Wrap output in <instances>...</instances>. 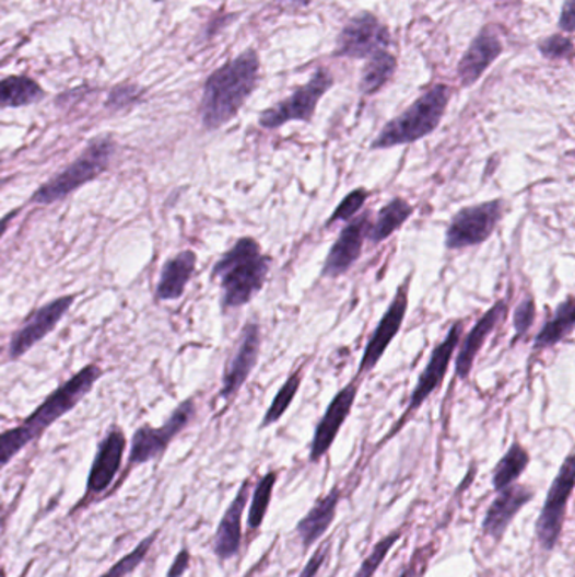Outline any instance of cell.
<instances>
[{
	"label": "cell",
	"mask_w": 575,
	"mask_h": 577,
	"mask_svg": "<svg viewBox=\"0 0 575 577\" xmlns=\"http://www.w3.org/2000/svg\"><path fill=\"white\" fill-rule=\"evenodd\" d=\"M402 529L394 530V532L388 533L384 539L376 542V544L373 545L372 552L366 555L365 561H363L362 566H360V569L354 573L353 577L375 576L376 570L380 569L382 564L387 559L394 545L400 541V538H402Z\"/></svg>",
	"instance_id": "32"
},
{
	"label": "cell",
	"mask_w": 575,
	"mask_h": 577,
	"mask_svg": "<svg viewBox=\"0 0 575 577\" xmlns=\"http://www.w3.org/2000/svg\"><path fill=\"white\" fill-rule=\"evenodd\" d=\"M126 435L120 429L108 430L104 441L96 449L95 460L90 468L86 482L85 500L98 497L114 485L118 471L122 468L124 451H126Z\"/></svg>",
	"instance_id": "17"
},
{
	"label": "cell",
	"mask_w": 575,
	"mask_h": 577,
	"mask_svg": "<svg viewBox=\"0 0 575 577\" xmlns=\"http://www.w3.org/2000/svg\"><path fill=\"white\" fill-rule=\"evenodd\" d=\"M14 215L15 211H12V214H9L8 217L4 218V220H0V235L5 232V229H8L9 220H11Z\"/></svg>",
	"instance_id": "42"
},
{
	"label": "cell",
	"mask_w": 575,
	"mask_h": 577,
	"mask_svg": "<svg viewBox=\"0 0 575 577\" xmlns=\"http://www.w3.org/2000/svg\"><path fill=\"white\" fill-rule=\"evenodd\" d=\"M45 99V90L27 77H8L0 80V108H17L33 105Z\"/></svg>",
	"instance_id": "26"
},
{
	"label": "cell",
	"mask_w": 575,
	"mask_h": 577,
	"mask_svg": "<svg viewBox=\"0 0 575 577\" xmlns=\"http://www.w3.org/2000/svg\"><path fill=\"white\" fill-rule=\"evenodd\" d=\"M159 532H152L148 538L142 539L129 554L124 555L122 559H118L107 573L102 574L101 577H127L129 574H132L137 567L141 566L144 563L145 557H148L149 552H151L152 545L155 544V539H157Z\"/></svg>",
	"instance_id": "31"
},
{
	"label": "cell",
	"mask_w": 575,
	"mask_h": 577,
	"mask_svg": "<svg viewBox=\"0 0 575 577\" xmlns=\"http://www.w3.org/2000/svg\"><path fill=\"white\" fill-rule=\"evenodd\" d=\"M388 45H390V33L387 26L369 12H363L354 15L341 31L336 55L348 58H372L376 53L387 51Z\"/></svg>",
	"instance_id": "12"
},
{
	"label": "cell",
	"mask_w": 575,
	"mask_h": 577,
	"mask_svg": "<svg viewBox=\"0 0 575 577\" xmlns=\"http://www.w3.org/2000/svg\"><path fill=\"white\" fill-rule=\"evenodd\" d=\"M413 211H415V208H413L406 198L395 196L394 199H390V201L378 211L375 221L369 223L368 236H366V240L372 242L373 245H378V243L390 239L397 230L402 229L406 221L412 217Z\"/></svg>",
	"instance_id": "24"
},
{
	"label": "cell",
	"mask_w": 575,
	"mask_h": 577,
	"mask_svg": "<svg viewBox=\"0 0 575 577\" xmlns=\"http://www.w3.org/2000/svg\"><path fill=\"white\" fill-rule=\"evenodd\" d=\"M575 0H565L564 9H562L561 27L567 33H572L575 27Z\"/></svg>",
	"instance_id": "39"
},
{
	"label": "cell",
	"mask_w": 575,
	"mask_h": 577,
	"mask_svg": "<svg viewBox=\"0 0 575 577\" xmlns=\"http://www.w3.org/2000/svg\"><path fill=\"white\" fill-rule=\"evenodd\" d=\"M535 316H537V305H535V299L531 296H527L524 301H520V304L515 309L513 313V326H515V338L513 342H518V339L527 336V333L530 332L531 326L535 323Z\"/></svg>",
	"instance_id": "35"
},
{
	"label": "cell",
	"mask_w": 575,
	"mask_h": 577,
	"mask_svg": "<svg viewBox=\"0 0 575 577\" xmlns=\"http://www.w3.org/2000/svg\"><path fill=\"white\" fill-rule=\"evenodd\" d=\"M503 215H505V201L500 198L465 206L450 218L444 240L447 251H462V249L483 245L498 229Z\"/></svg>",
	"instance_id": "6"
},
{
	"label": "cell",
	"mask_w": 575,
	"mask_h": 577,
	"mask_svg": "<svg viewBox=\"0 0 575 577\" xmlns=\"http://www.w3.org/2000/svg\"><path fill=\"white\" fill-rule=\"evenodd\" d=\"M575 326V302L572 296H568L564 302L558 305L553 316L543 324L539 335L535 336L533 348L547 349L559 345L565 338L574 333Z\"/></svg>",
	"instance_id": "25"
},
{
	"label": "cell",
	"mask_w": 575,
	"mask_h": 577,
	"mask_svg": "<svg viewBox=\"0 0 575 577\" xmlns=\"http://www.w3.org/2000/svg\"><path fill=\"white\" fill-rule=\"evenodd\" d=\"M508 314V301L506 299H500L498 302H494L486 313L476 321L474 326L471 327V332L466 335L459 345L458 358H456V376L458 379L468 380L471 376L472 367H474L476 358L480 355L483 349L484 343L488 342L494 330L502 324Z\"/></svg>",
	"instance_id": "19"
},
{
	"label": "cell",
	"mask_w": 575,
	"mask_h": 577,
	"mask_svg": "<svg viewBox=\"0 0 575 577\" xmlns=\"http://www.w3.org/2000/svg\"><path fill=\"white\" fill-rule=\"evenodd\" d=\"M410 284H412V276H407L406 280L400 284L399 289L395 292L390 305L382 316L380 323L376 324L375 332L369 336L366 343L365 351H363L362 361L359 365V372L354 379L362 380L366 373L373 372L376 365L380 363L385 351L391 345L400 330H402L403 321H406L407 311H409V295Z\"/></svg>",
	"instance_id": "9"
},
{
	"label": "cell",
	"mask_w": 575,
	"mask_h": 577,
	"mask_svg": "<svg viewBox=\"0 0 575 577\" xmlns=\"http://www.w3.org/2000/svg\"><path fill=\"white\" fill-rule=\"evenodd\" d=\"M369 218H372V214L366 211L359 218L348 221L347 227L341 230L340 236L336 239L328 255H326L321 270L322 277L338 279L359 262V258L362 257L366 236H368L369 223H372Z\"/></svg>",
	"instance_id": "15"
},
{
	"label": "cell",
	"mask_w": 575,
	"mask_h": 577,
	"mask_svg": "<svg viewBox=\"0 0 575 577\" xmlns=\"http://www.w3.org/2000/svg\"><path fill=\"white\" fill-rule=\"evenodd\" d=\"M331 74L325 68H317L307 85L295 90L291 96L273 105L269 111L262 112L259 124L262 129H279L288 122H310L316 114L317 103L331 89Z\"/></svg>",
	"instance_id": "8"
},
{
	"label": "cell",
	"mask_w": 575,
	"mask_h": 577,
	"mask_svg": "<svg viewBox=\"0 0 575 577\" xmlns=\"http://www.w3.org/2000/svg\"><path fill=\"white\" fill-rule=\"evenodd\" d=\"M196 257L192 251H183L171 257L163 267L157 284L159 301H176L185 295L186 286L196 270Z\"/></svg>",
	"instance_id": "23"
},
{
	"label": "cell",
	"mask_w": 575,
	"mask_h": 577,
	"mask_svg": "<svg viewBox=\"0 0 575 577\" xmlns=\"http://www.w3.org/2000/svg\"><path fill=\"white\" fill-rule=\"evenodd\" d=\"M503 45L498 34L494 33L493 27L486 26L474 37L472 45L469 46L466 55L459 64L458 74L462 86L474 85L480 80L481 74L491 67L494 59L502 55Z\"/></svg>",
	"instance_id": "22"
},
{
	"label": "cell",
	"mask_w": 575,
	"mask_h": 577,
	"mask_svg": "<svg viewBox=\"0 0 575 577\" xmlns=\"http://www.w3.org/2000/svg\"><path fill=\"white\" fill-rule=\"evenodd\" d=\"M189 566H191V552L185 547L177 552L169 570H167L166 577H183L186 570L189 569Z\"/></svg>",
	"instance_id": "38"
},
{
	"label": "cell",
	"mask_w": 575,
	"mask_h": 577,
	"mask_svg": "<svg viewBox=\"0 0 575 577\" xmlns=\"http://www.w3.org/2000/svg\"><path fill=\"white\" fill-rule=\"evenodd\" d=\"M259 70V56L248 49L208 78L201 100V120L208 130L220 129L236 117L257 86Z\"/></svg>",
	"instance_id": "1"
},
{
	"label": "cell",
	"mask_w": 575,
	"mask_h": 577,
	"mask_svg": "<svg viewBox=\"0 0 575 577\" xmlns=\"http://www.w3.org/2000/svg\"><path fill=\"white\" fill-rule=\"evenodd\" d=\"M450 89L447 85L432 86L421 99L407 108L399 117L388 122L382 132L372 142L373 151L397 148L406 143L418 142L439 127L450 100Z\"/></svg>",
	"instance_id": "3"
},
{
	"label": "cell",
	"mask_w": 575,
	"mask_h": 577,
	"mask_svg": "<svg viewBox=\"0 0 575 577\" xmlns=\"http://www.w3.org/2000/svg\"><path fill=\"white\" fill-rule=\"evenodd\" d=\"M277 473L269 471L259 483L255 485L250 495V508H248L247 526L250 532H257L266 520L267 511L272 504L273 488H275Z\"/></svg>",
	"instance_id": "28"
},
{
	"label": "cell",
	"mask_w": 575,
	"mask_h": 577,
	"mask_svg": "<svg viewBox=\"0 0 575 577\" xmlns=\"http://www.w3.org/2000/svg\"><path fill=\"white\" fill-rule=\"evenodd\" d=\"M540 51L549 59L571 58L574 45H572V41L568 37L555 34V36L540 43Z\"/></svg>",
	"instance_id": "36"
},
{
	"label": "cell",
	"mask_w": 575,
	"mask_h": 577,
	"mask_svg": "<svg viewBox=\"0 0 575 577\" xmlns=\"http://www.w3.org/2000/svg\"><path fill=\"white\" fill-rule=\"evenodd\" d=\"M33 441V436L23 424L12 427V429L2 430L0 432V470L8 466L19 452Z\"/></svg>",
	"instance_id": "33"
},
{
	"label": "cell",
	"mask_w": 575,
	"mask_h": 577,
	"mask_svg": "<svg viewBox=\"0 0 575 577\" xmlns=\"http://www.w3.org/2000/svg\"><path fill=\"white\" fill-rule=\"evenodd\" d=\"M418 576V569H415V564H409L406 569L402 570L399 577H415Z\"/></svg>",
	"instance_id": "41"
},
{
	"label": "cell",
	"mask_w": 575,
	"mask_h": 577,
	"mask_svg": "<svg viewBox=\"0 0 575 577\" xmlns=\"http://www.w3.org/2000/svg\"><path fill=\"white\" fill-rule=\"evenodd\" d=\"M250 482L245 480L240 488L236 492L232 504L223 513L222 520L218 523L216 533H214L213 552L220 561H230L238 555L242 547V520H244L245 508L250 500Z\"/></svg>",
	"instance_id": "20"
},
{
	"label": "cell",
	"mask_w": 575,
	"mask_h": 577,
	"mask_svg": "<svg viewBox=\"0 0 575 577\" xmlns=\"http://www.w3.org/2000/svg\"><path fill=\"white\" fill-rule=\"evenodd\" d=\"M462 330H465V323L462 321H456L449 327L446 338L432 349L427 365H425L421 377H419L418 385H415L412 395H410L409 405H407L406 414H403L400 423H403L407 417L415 414L422 407V404L429 401V397L434 394L435 390L443 385L444 379H446L447 372H449L454 351H456L459 343H461Z\"/></svg>",
	"instance_id": "11"
},
{
	"label": "cell",
	"mask_w": 575,
	"mask_h": 577,
	"mask_svg": "<svg viewBox=\"0 0 575 577\" xmlns=\"http://www.w3.org/2000/svg\"><path fill=\"white\" fill-rule=\"evenodd\" d=\"M340 501L341 488L340 486H335V488L326 493L325 497L317 498L314 507L297 522L295 533L300 538L304 552L309 551L314 544L325 538L329 527L335 522Z\"/></svg>",
	"instance_id": "21"
},
{
	"label": "cell",
	"mask_w": 575,
	"mask_h": 577,
	"mask_svg": "<svg viewBox=\"0 0 575 577\" xmlns=\"http://www.w3.org/2000/svg\"><path fill=\"white\" fill-rule=\"evenodd\" d=\"M496 493L498 497L494 498L488 507L481 530L486 538L500 542L505 538L513 520L517 519V515L533 500L535 492L530 486L513 483Z\"/></svg>",
	"instance_id": "16"
},
{
	"label": "cell",
	"mask_w": 575,
	"mask_h": 577,
	"mask_svg": "<svg viewBox=\"0 0 575 577\" xmlns=\"http://www.w3.org/2000/svg\"><path fill=\"white\" fill-rule=\"evenodd\" d=\"M272 257L263 254L262 246L251 236L236 240L235 245L214 264L213 279L222 287L223 309L247 305L262 291L269 277Z\"/></svg>",
	"instance_id": "2"
},
{
	"label": "cell",
	"mask_w": 575,
	"mask_h": 577,
	"mask_svg": "<svg viewBox=\"0 0 575 577\" xmlns=\"http://www.w3.org/2000/svg\"><path fill=\"white\" fill-rule=\"evenodd\" d=\"M115 152V143L110 137H101L89 143V148L78 155L67 170L43 184L34 192L31 203L36 205H51L59 199L67 198L71 193L82 188L95 177L105 173Z\"/></svg>",
	"instance_id": "4"
},
{
	"label": "cell",
	"mask_w": 575,
	"mask_h": 577,
	"mask_svg": "<svg viewBox=\"0 0 575 577\" xmlns=\"http://www.w3.org/2000/svg\"><path fill=\"white\" fill-rule=\"evenodd\" d=\"M369 192L365 188H356L353 192L348 193L340 205L336 206V210L332 211L331 217L326 220V229L338 223V221H350L353 220L356 215L362 211L363 206L368 201Z\"/></svg>",
	"instance_id": "34"
},
{
	"label": "cell",
	"mask_w": 575,
	"mask_h": 577,
	"mask_svg": "<svg viewBox=\"0 0 575 577\" xmlns=\"http://www.w3.org/2000/svg\"><path fill=\"white\" fill-rule=\"evenodd\" d=\"M574 485L575 458L574 452H568L564 463L559 468L558 476L550 485L539 519L535 522V539L543 552H552L561 542Z\"/></svg>",
	"instance_id": "5"
},
{
	"label": "cell",
	"mask_w": 575,
	"mask_h": 577,
	"mask_svg": "<svg viewBox=\"0 0 575 577\" xmlns=\"http://www.w3.org/2000/svg\"><path fill=\"white\" fill-rule=\"evenodd\" d=\"M303 377V368H297V370L292 372L291 376L288 377V380L282 383L281 389L277 392L275 397H273L272 404H270L269 411L266 412L262 423H260V429L273 426V424L279 423V420L285 416V412L289 411L292 402H294L295 395L300 392Z\"/></svg>",
	"instance_id": "30"
},
{
	"label": "cell",
	"mask_w": 575,
	"mask_h": 577,
	"mask_svg": "<svg viewBox=\"0 0 575 577\" xmlns=\"http://www.w3.org/2000/svg\"><path fill=\"white\" fill-rule=\"evenodd\" d=\"M397 68V59L388 51H380L369 58L368 65L362 74L360 89L365 95H373L390 80Z\"/></svg>",
	"instance_id": "29"
},
{
	"label": "cell",
	"mask_w": 575,
	"mask_h": 577,
	"mask_svg": "<svg viewBox=\"0 0 575 577\" xmlns=\"http://www.w3.org/2000/svg\"><path fill=\"white\" fill-rule=\"evenodd\" d=\"M101 377L102 368L96 365L82 368L77 376L71 377L51 395H48L46 401L24 420L23 426L30 430L34 439L39 438L51 424L61 419L78 402L82 401Z\"/></svg>",
	"instance_id": "7"
},
{
	"label": "cell",
	"mask_w": 575,
	"mask_h": 577,
	"mask_svg": "<svg viewBox=\"0 0 575 577\" xmlns=\"http://www.w3.org/2000/svg\"><path fill=\"white\" fill-rule=\"evenodd\" d=\"M260 348H262L260 324L257 321H248L242 330L235 354H233L232 360L228 361L225 373H223L222 392H220V397L223 401H230L240 392L242 386L254 372V368L259 363Z\"/></svg>",
	"instance_id": "14"
},
{
	"label": "cell",
	"mask_w": 575,
	"mask_h": 577,
	"mask_svg": "<svg viewBox=\"0 0 575 577\" xmlns=\"http://www.w3.org/2000/svg\"><path fill=\"white\" fill-rule=\"evenodd\" d=\"M73 301V296H63V298L55 299L49 304L37 309L36 313L31 314L23 327L12 338L11 346H9V357L12 360L23 357L27 349L33 348L36 343L48 336L55 330L56 324L63 320Z\"/></svg>",
	"instance_id": "18"
},
{
	"label": "cell",
	"mask_w": 575,
	"mask_h": 577,
	"mask_svg": "<svg viewBox=\"0 0 575 577\" xmlns=\"http://www.w3.org/2000/svg\"><path fill=\"white\" fill-rule=\"evenodd\" d=\"M196 414L195 399H188L179 407L174 408L169 419L161 427L142 426L136 430L130 448V464L149 463L157 460L166 452L167 446L173 442L181 430L186 429Z\"/></svg>",
	"instance_id": "10"
},
{
	"label": "cell",
	"mask_w": 575,
	"mask_h": 577,
	"mask_svg": "<svg viewBox=\"0 0 575 577\" xmlns=\"http://www.w3.org/2000/svg\"><path fill=\"white\" fill-rule=\"evenodd\" d=\"M356 397H359V380H351L329 402L325 416L317 423L316 430H314L309 451L310 463H319L328 454L336 438L340 435L341 427L350 417Z\"/></svg>",
	"instance_id": "13"
},
{
	"label": "cell",
	"mask_w": 575,
	"mask_h": 577,
	"mask_svg": "<svg viewBox=\"0 0 575 577\" xmlns=\"http://www.w3.org/2000/svg\"><path fill=\"white\" fill-rule=\"evenodd\" d=\"M530 452L527 451L521 442L513 441L508 451L503 454L502 460L493 470V488L494 492L506 488L520 480L530 464Z\"/></svg>",
	"instance_id": "27"
},
{
	"label": "cell",
	"mask_w": 575,
	"mask_h": 577,
	"mask_svg": "<svg viewBox=\"0 0 575 577\" xmlns=\"http://www.w3.org/2000/svg\"><path fill=\"white\" fill-rule=\"evenodd\" d=\"M313 0H277V4L288 5V8H306Z\"/></svg>",
	"instance_id": "40"
},
{
	"label": "cell",
	"mask_w": 575,
	"mask_h": 577,
	"mask_svg": "<svg viewBox=\"0 0 575 577\" xmlns=\"http://www.w3.org/2000/svg\"><path fill=\"white\" fill-rule=\"evenodd\" d=\"M329 551H331V541H325L306 563V567L301 570L300 577H316L317 573L322 569L328 561Z\"/></svg>",
	"instance_id": "37"
}]
</instances>
